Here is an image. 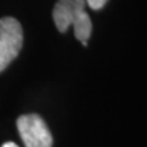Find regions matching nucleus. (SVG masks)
<instances>
[{
    "instance_id": "nucleus-1",
    "label": "nucleus",
    "mask_w": 147,
    "mask_h": 147,
    "mask_svg": "<svg viewBox=\"0 0 147 147\" xmlns=\"http://www.w3.org/2000/svg\"><path fill=\"white\" fill-rule=\"evenodd\" d=\"M23 45V30L21 23L12 16L0 19V72L19 55Z\"/></svg>"
},
{
    "instance_id": "nucleus-2",
    "label": "nucleus",
    "mask_w": 147,
    "mask_h": 147,
    "mask_svg": "<svg viewBox=\"0 0 147 147\" xmlns=\"http://www.w3.org/2000/svg\"><path fill=\"white\" fill-rule=\"evenodd\" d=\"M16 127L26 147H52V135L38 115L21 116Z\"/></svg>"
},
{
    "instance_id": "nucleus-3",
    "label": "nucleus",
    "mask_w": 147,
    "mask_h": 147,
    "mask_svg": "<svg viewBox=\"0 0 147 147\" xmlns=\"http://www.w3.org/2000/svg\"><path fill=\"white\" fill-rule=\"evenodd\" d=\"M84 0H57L53 8V21L59 32H67V29L84 11Z\"/></svg>"
},
{
    "instance_id": "nucleus-4",
    "label": "nucleus",
    "mask_w": 147,
    "mask_h": 147,
    "mask_svg": "<svg viewBox=\"0 0 147 147\" xmlns=\"http://www.w3.org/2000/svg\"><path fill=\"white\" fill-rule=\"evenodd\" d=\"M74 32H75V37L79 41L82 42V45H87V40L91 36V30H93V23L90 19L89 14L83 11L80 15L76 18V21L72 23Z\"/></svg>"
},
{
    "instance_id": "nucleus-5",
    "label": "nucleus",
    "mask_w": 147,
    "mask_h": 147,
    "mask_svg": "<svg viewBox=\"0 0 147 147\" xmlns=\"http://www.w3.org/2000/svg\"><path fill=\"white\" fill-rule=\"evenodd\" d=\"M84 1L91 10H101L108 3V0H84Z\"/></svg>"
},
{
    "instance_id": "nucleus-6",
    "label": "nucleus",
    "mask_w": 147,
    "mask_h": 147,
    "mask_svg": "<svg viewBox=\"0 0 147 147\" xmlns=\"http://www.w3.org/2000/svg\"><path fill=\"white\" fill-rule=\"evenodd\" d=\"M1 147H18V146H16L15 143H12V142H7V143H4Z\"/></svg>"
}]
</instances>
